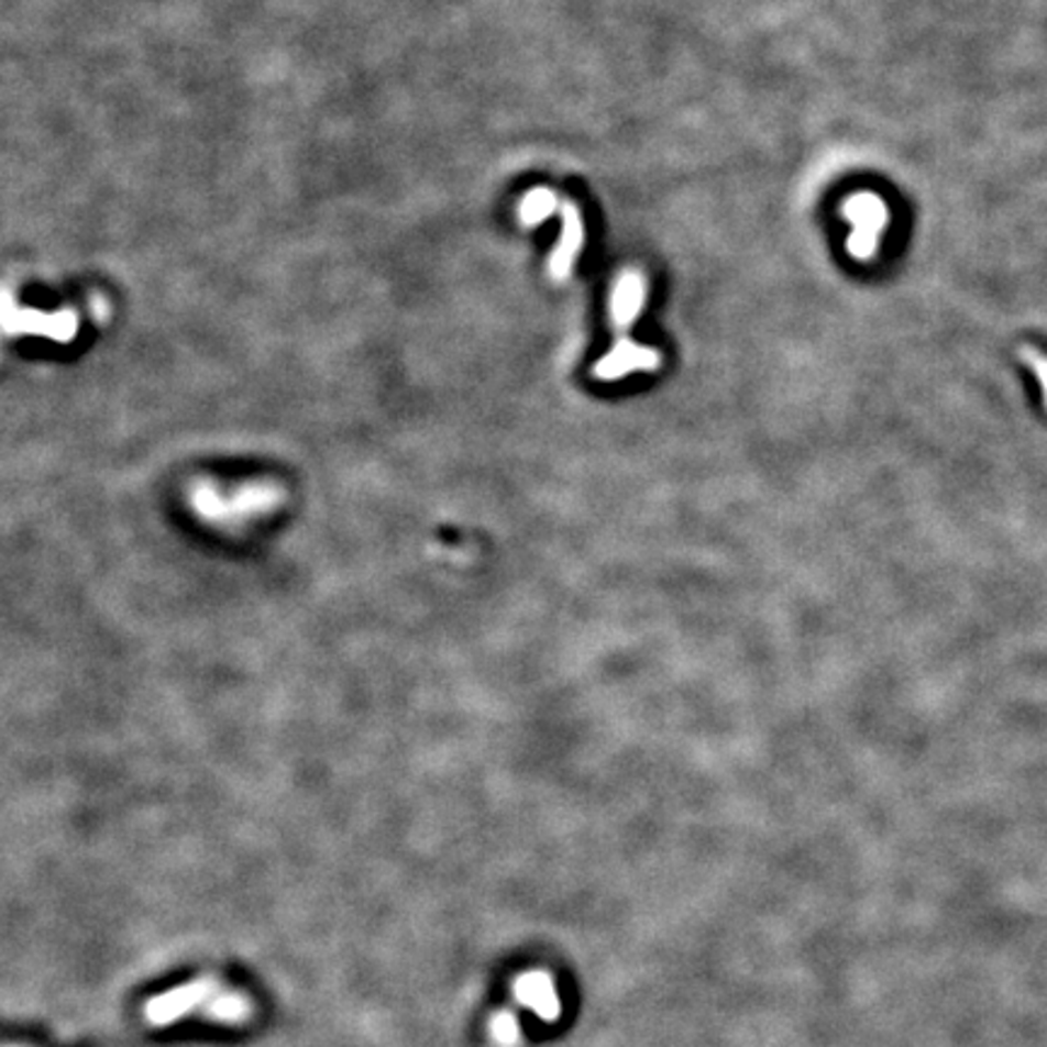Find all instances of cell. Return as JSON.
I'll return each mask as SVG.
<instances>
[{
	"label": "cell",
	"mask_w": 1047,
	"mask_h": 1047,
	"mask_svg": "<svg viewBox=\"0 0 1047 1047\" xmlns=\"http://www.w3.org/2000/svg\"><path fill=\"white\" fill-rule=\"evenodd\" d=\"M561 209L558 205V197L545 187H537L521 199L519 205V221L524 225H539L543 219L553 217V213Z\"/></svg>",
	"instance_id": "ba28073f"
},
{
	"label": "cell",
	"mask_w": 1047,
	"mask_h": 1047,
	"mask_svg": "<svg viewBox=\"0 0 1047 1047\" xmlns=\"http://www.w3.org/2000/svg\"><path fill=\"white\" fill-rule=\"evenodd\" d=\"M517 1002L533 1011L541 1021H555L561 1014V999H558L555 987L549 974L543 972H527L521 974L515 987Z\"/></svg>",
	"instance_id": "8992f818"
},
{
	"label": "cell",
	"mask_w": 1047,
	"mask_h": 1047,
	"mask_svg": "<svg viewBox=\"0 0 1047 1047\" xmlns=\"http://www.w3.org/2000/svg\"><path fill=\"white\" fill-rule=\"evenodd\" d=\"M646 296L648 284L638 269H626L624 275L616 279L611 291V320L618 330L633 326V320L640 316L642 306H646Z\"/></svg>",
	"instance_id": "5b68a950"
},
{
	"label": "cell",
	"mask_w": 1047,
	"mask_h": 1047,
	"mask_svg": "<svg viewBox=\"0 0 1047 1047\" xmlns=\"http://www.w3.org/2000/svg\"><path fill=\"white\" fill-rule=\"evenodd\" d=\"M223 982L213 974H201L197 980H189L175 990L151 996L144 1004V1018L151 1028H165L173 1023L187 1018L189 1014H199L209 999L217 994Z\"/></svg>",
	"instance_id": "7a4b0ae2"
},
{
	"label": "cell",
	"mask_w": 1047,
	"mask_h": 1047,
	"mask_svg": "<svg viewBox=\"0 0 1047 1047\" xmlns=\"http://www.w3.org/2000/svg\"><path fill=\"white\" fill-rule=\"evenodd\" d=\"M493 1038L503 1045V1047H515L521 1038L519 1031V1021L509 1014V1011H503L493 1018Z\"/></svg>",
	"instance_id": "9c48e42d"
},
{
	"label": "cell",
	"mask_w": 1047,
	"mask_h": 1047,
	"mask_svg": "<svg viewBox=\"0 0 1047 1047\" xmlns=\"http://www.w3.org/2000/svg\"><path fill=\"white\" fill-rule=\"evenodd\" d=\"M255 1014V1004L247 994L231 990V987H221V990L213 994L209 1002L201 1006L199 1016L207 1018L211 1023H221V1026H245V1023L253 1018Z\"/></svg>",
	"instance_id": "52a82bcc"
},
{
	"label": "cell",
	"mask_w": 1047,
	"mask_h": 1047,
	"mask_svg": "<svg viewBox=\"0 0 1047 1047\" xmlns=\"http://www.w3.org/2000/svg\"><path fill=\"white\" fill-rule=\"evenodd\" d=\"M1021 360L1031 364L1035 376L1040 378V386H1043V393H1045V406H1047V360L1031 348H1021Z\"/></svg>",
	"instance_id": "30bf717a"
},
{
	"label": "cell",
	"mask_w": 1047,
	"mask_h": 1047,
	"mask_svg": "<svg viewBox=\"0 0 1047 1047\" xmlns=\"http://www.w3.org/2000/svg\"><path fill=\"white\" fill-rule=\"evenodd\" d=\"M841 213L844 219L851 223V235L847 241L849 255L859 262L873 260L878 253L880 235H883L890 221L885 201L873 192H859L844 201Z\"/></svg>",
	"instance_id": "6da1fadb"
},
{
	"label": "cell",
	"mask_w": 1047,
	"mask_h": 1047,
	"mask_svg": "<svg viewBox=\"0 0 1047 1047\" xmlns=\"http://www.w3.org/2000/svg\"><path fill=\"white\" fill-rule=\"evenodd\" d=\"M561 217H563L561 238H558V245L549 260L551 277L555 282H563L570 277L580 250L582 245H585V221H582V213L575 207V201H563Z\"/></svg>",
	"instance_id": "277c9868"
},
{
	"label": "cell",
	"mask_w": 1047,
	"mask_h": 1047,
	"mask_svg": "<svg viewBox=\"0 0 1047 1047\" xmlns=\"http://www.w3.org/2000/svg\"><path fill=\"white\" fill-rule=\"evenodd\" d=\"M662 364V354L654 348H646L628 338L618 340L611 352L594 364V376L602 381H616L633 372H652Z\"/></svg>",
	"instance_id": "3957f363"
},
{
	"label": "cell",
	"mask_w": 1047,
	"mask_h": 1047,
	"mask_svg": "<svg viewBox=\"0 0 1047 1047\" xmlns=\"http://www.w3.org/2000/svg\"><path fill=\"white\" fill-rule=\"evenodd\" d=\"M0 1047H25V1045H0Z\"/></svg>",
	"instance_id": "8fae6325"
}]
</instances>
